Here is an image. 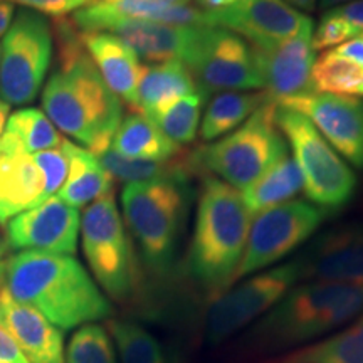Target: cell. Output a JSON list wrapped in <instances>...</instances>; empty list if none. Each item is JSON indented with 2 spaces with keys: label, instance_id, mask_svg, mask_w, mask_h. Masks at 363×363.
I'll use <instances>...</instances> for the list:
<instances>
[{
  "label": "cell",
  "instance_id": "6da1fadb",
  "mask_svg": "<svg viewBox=\"0 0 363 363\" xmlns=\"http://www.w3.org/2000/svg\"><path fill=\"white\" fill-rule=\"evenodd\" d=\"M56 67L43 91L45 116L86 150L99 155L111 147L123 120L120 98L108 88L72 21L56 19Z\"/></svg>",
  "mask_w": 363,
  "mask_h": 363
},
{
  "label": "cell",
  "instance_id": "7a4b0ae2",
  "mask_svg": "<svg viewBox=\"0 0 363 363\" xmlns=\"http://www.w3.org/2000/svg\"><path fill=\"white\" fill-rule=\"evenodd\" d=\"M9 296L71 330L110 318L111 303L74 256L22 251L6 262L2 279Z\"/></svg>",
  "mask_w": 363,
  "mask_h": 363
},
{
  "label": "cell",
  "instance_id": "3957f363",
  "mask_svg": "<svg viewBox=\"0 0 363 363\" xmlns=\"http://www.w3.org/2000/svg\"><path fill=\"white\" fill-rule=\"evenodd\" d=\"M363 315V284H294L244 337L251 353H279L301 348L343 328Z\"/></svg>",
  "mask_w": 363,
  "mask_h": 363
},
{
  "label": "cell",
  "instance_id": "277c9868",
  "mask_svg": "<svg viewBox=\"0 0 363 363\" xmlns=\"http://www.w3.org/2000/svg\"><path fill=\"white\" fill-rule=\"evenodd\" d=\"M251 222L240 190L211 175L202 180L185 269L211 299L234 284Z\"/></svg>",
  "mask_w": 363,
  "mask_h": 363
},
{
  "label": "cell",
  "instance_id": "5b68a950",
  "mask_svg": "<svg viewBox=\"0 0 363 363\" xmlns=\"http://www.w3.org/2000/svg\"><path fill=\"white\" fill-rule=\"evenodd\" d=\"M190 182L157 180L126 184L123 217L147 269L165 278L174 269L187 224Z\"/></svg>",
  "mask_w": 363,
  "mask_h": 363
},
{
  "label": "cell",
  "instance_id": "8992f818",
  "mask_svg": "<svg viewBox=\"0 0 363 363\" xmlns=\"http://www.w3.org/2000/svg\"><path fill=\"white\" fill-rule=\"evenodd\" d=\"M288 155V143L276 123V103L267 98L229 135L190 153L194 170H206L230 187L244 190Z\"/></svg>",
  "mask_w": 363,
  "mask_h": 363
},
{
  "label": "cell",
  "instance_id": "52a82bcc",
  "mask_svg": "<svg viewBox=\"0 0 363 363\" xmlns=\"http://www.w3.org/2000/svg\"><path fill=\"white\" fill-rule=\"evenodd\" d=\"M276 123L301 172L308 202L328 214L347 206L357 190L350 165L301 113L276 103Z\"/></svg>",
  "mask_w": 363,
  "mask_h": 363
},
{
  "label": "cell",
  "instance_id": "ba28073f",
  "mask_svg": "<svg viewBox=\"0 0 363 363\" xmlns=\"http://www.w3.org/2000/svg\"><path fill=\"white\" fill-rule=\"evenodd\" d=\"M81 234L84 257L103 291L118 303L133 299L140 272L115 194L110 192L89 203L81 220Z\"/></svg>",
  "mask_w": 363,
  "mask_h": 363
},
{
  "label": "cell",
  "instance_id": "9c48e42d",
  "mask_svg": "<svg viewBox=\"0 0 363 363\" xmlns=\"http://www.w3.org/2000/svg\"><path fill=\"white\" fill-rule=\"evenodd\" d=\"M52 52L54 34L48 19L21 9L0 48V99L9 106L33 103L48 76Z\"/></svg>",
  "mask_w": 363,
  "mask_h": 363
},
{
  "label": "cell",
  "instance_id": "30bf717a",
  "mask_svg": "<svg viewBox=\"0 0 363 363\" xmlns=\"http://www.w3.org/2000/svg\"><path fill=\"white\" fill-rule=\"evenodd\" d=\"M182 62L203 96L212 91L262 89L252 45L224 27H194Z\"/></svg>",
  "mask_w": 363,
  "mask_h": 363
},
{
  "label": "cell",
  "instance_id": "8fae6325",
  "mask_svg": "<svg viewBox=\"0 0 363 363\" xmlns=\"http://www.w3.org/2000/svg\"><path fill=\"white\" fill-rule=\"evenodd\" d=\"M328 212L308 201H289L252 216L246 249L234 283L264 271L306 242Z\"/></svg>",
  "mask_w": 363,
  "mask_h": 363
},
{
  "label": "cell",
  "instance_id": "7c38bea8",
  "mask_svg": "<svg viewBox=\"0 0 363 363\" xmlns=\"http://www.w3.org/2000/svg\"><path fill=\"white\" fill-rule=\"evenodd\" d=\"M299 281L296 261L261 271L212 299L206 320V337L219 345L259 320Z\"/></svg>",
  "mask_w": 363,
  "mask_h": 363
},
{
  "label": "cell",
  "instance_id": "4fadbf2b",
  "mask_svg": "<svg viewBox=\"0 0 363 363\" xmlns=\"http://www.w3.org/2000/svg\"><path fill=\"white\" fill-rule=\"evenodd\" d=\"M206 21L207 26L224 27L240 35L254 49H267L315 29L306 13L296 11L284 0H238L222 11L206 12Z\"/></svg>",
  "mask_w": 363,
  "mask_h": 363
},
{
  "label": "cell",
  "instance_id": "5bb4252c",
  "mask_svg": "<svg viewBox=\"0 0 363 363\" xmlns=\"http://www.w3.org/2000/svg\"><path fill=\"white\" fill-rule=\"evenodd\" d=\"M276 103V101H274ZM301 113L338 155L363 169V99L328 93H308L278 101Z\"/></svg>",
  "mask_w": 363,
  "mask_h": 363
},
{
  "label": "cell",
  "instance_id": "9a60e30c",
  "mask_svg": "<svg viewBox=\"0 0 363 363\" xmlns=\"http://www.w3.org/2000/svg\"><path fill=\"white\" fill-rule=\"evenodd\" d=\"M81 217L78 208L59 197H49L39 206L7 222L9 247L16 251L72 256L78 249Z\"/></svg>",
  "mask_w": 363,
  "mask_h": 363
},
{
  "label": "cell",
  "instance_id": "2e32d148",
  "mask_svg": "<svg viewBox=\"0 0 363 363\" xmlns=\"http://www.w3.org/2000/svg\"><path fill=\"white\" fill-rule=\"evenodd\" d=\"M299 283L363 284V224L331 229L294 257Z\"/></svg>",
  "mask_w": 363,
  "mask_h": 363
},
{
  "label": "cell",
  "instance_id": "e0dca14e",
  "mask_svg": "<svg viewBox=\"0 0 363 363\" xmlns=\"http://www.w3.org/2000/svg\"><path fill=\"white\" fill-rule=\"evenodd\" d=\"M311 34H298L267 49L252 48L259 66L262 89H266L272 101L313 93L311 69L315 51L311 48Z\"/></svg>",
  "mask_w": 363,
  "mask_h": 363
},
{
  "label": "cell",
  "instance_id": "ac0fdd59",
  "mask_svg": "<svg viewBox=\"0 0 363 363\" xmlns=\"http://www.w3.org/2000/svg\"><path fill=\"white\" fill-rule=\"evenodd\" d=\"M0 326L7 331L29 363H65V337L34 308L21 305L0 284Z\"/></svg>",
  "mask_w": 363,
  "mask_h": 363
},
{
  "label": "cell",
  "instance_id": "d6986e66",
  "mask_svg": "<svg viewBox=\"0 0 363 363\" xmlns=\"http://www.w3.org/2000/svg\"><path fill=\"white\" fill-rule=\"evenodd\" d=\"M83 44L108 88L120 98V101L123 99L130 108L138 110V81L142 65L133 49L108 33L83 34Z\"/></svg>",
  "mask_w": 363,
  "mask_h": 363
},
{
  "label": "cell",
  "instance_id": "ffe728a7",
  "mask_svg": "<svg viewBox=\"0 0 363 363\" xmlns=\"http://www.w3.org/2000/svg\"><path fill=\"white\" fill-rule=\"evenodd\" d=\"M44 201V179L33 155H0V224Z\"/></svg>",
  "mask_w": 363,
  "mask_h": 363
},
{
  "label": "cell",
  "instance_id": "44dd1931",
  "mask_svg": "<svg viewBox=\"0 0 363 363\" xmlns=\"http://www.w3.org/2000/svg\"><path fill=\"white\" fill-rule=\"evenodd\" d=\"M62 150L69 160V172L57 197L67 206L79 208L113 192V177L103 169L93 152L62 138Z\"/></svg>",
  "mask_w": 363,
  "mask_h": 363
},
{
  "label": "cell",
  "instance_id": "7402d4cb",
  "mask_svg": "<svg viewBox=\"0 0 363 363\" xmlns=\"http://www.w3.org/2000/svg\"><path fill=\"white\" fill-rule=\"evenodd\" d=\"M111 148L126 158L150 162L172 160L182 153L179 145L167 138L142 111L130 113L121 120L113 136Z\"/></svg>",
  "mask_w": 363,
  "mask_h": 363
},
{
  "label": "cell",
  "instance_id": "603a6c76",
  "mask_svg": "<svg viewBox=\"0 0 363 363\" xmlns=\"http://www.w3.org/2000/svg\"><path fill=\"white\" fill-rule=\"evenodd\" d=\"M62 136L44 111L24 108L9 116L0 136V155H30L61 147Z\"/></svg>",
  "mask_w": 363,
  "mask_h": 363
},
{
  "label": "cell",
  "instance_id": "cb8c5ba5",
  "mask_svg": "<svg viewBox=\"0 0 363 363\" xmlns=\"http://www.w3.org/2000/svg\"><path fill=\"white\" fill-rule=\"evenodd\" d=\"M192 93H199V88L192 72L179 59L142 66L138 81V110L145 115L170 99Z\"/></svg>",
  "mask_w": 363,
  "mask_h": 363
},
{
  "label": "cell",
  "instance_id": "d4e9b609",
  "mask_svg": "<svg viewBox=\"0 0 363 363\" xmlns=\"http://www.w3.org/2000/svg\"><path fill=\"white\" fill-rule=\"evenodd\" d=\"M96 157L101 162L103 169L113 177V180H121L125 184H142V182L157 180L190 182L195 174L190 155H185L184 152L172 160L150 162L126 158L110 147Z\"/></svg>",
  "mask_w": 363,
  "mask_h": 363
},
{
  "label": "cell",
  "instance_id": "484cf974",
  "mask_svg": "<svg viewBox=\"0 0 363 363\" xmlns=\"http://www.w3.org/2000/svg\"><path fill=\"white\" fill-rule=\"evenodd\" d=\"M267 363H363V315L338 333L274 357Z\"/></svg>",
  "mask_w": 363,
  "mask_h": 363
},
{
  "label": "cell",
  "instance_id": "4316f807",
  "mask_svg": "<svg viewBox=\"0 0 363 363\" xmlns=\"http://www.w3.org/2000/svg\"><path fill=\"white\" fill-rule=\"evenodd\" d=\"M266 93L247 91H220L207 104L206 115L201 121L202 142L211 143L229 135L240 126L266 99Z\"/></svg>",
  "mask_w": 363,
  "mask_h": 363
},
{
  "label": "cell",
  "instance_id": "83f0119b",
  "mask_svg": "<svg viewBox=\"0 0 363 363\" xmlns=\"http://www.w3.org/2000/svg\"><path fill=\"white\" fill-rule=\"evenodd\" d=\"M303 190V177L293 157L289 153L259 177L254 184L240 190L242 201L252 216L272 208L281 203L293 201Z\"/></svg>",
  "mask_w": 363,
  "mask_h": 363
},
{
  "label": "cell",
  "instance_id": "f1b7e54d",
  "mask_svg": "<svg viewBox=\"0 0 363 363\" xmlns=\"http://www.w3.org/2000/svg\"><path fill=\"white\" fill-rule=\"evenodd\" d=\"M202 103L203 94L199 91V93L170 99L147 113V116L162 130L167 138L182 147V145L192 143L201 130Z\"/></svg>",
  "mask_w": 363,
  "mask_h": 363
},
{
  "label": "cell",
  "instance_id": "f546056e",
  "mask_svg": "<svg viewBox=\"0 0 363 363\" xmlns=\"http://www.w3.org/2000/svg\"><path fill=\"white\" fill-rule=\"evenodd\" d=\"M108 333L115 340L121 363H177L160 340L131 320H110Z\"/></svg>",
  "mask_w": 363,
  "mask_h": 363
},
{
  "label": "cell",
  "instance_id": "4dcf8cb0",
  "mask_svg": "<svg viewBox=\"0 0 363 363\" xmlns=\"http://www.w3.org/2000/svg\"><path fill=\"white\" fill-rule=\"evenodd\" d=\"M313 93L353 96L363 88V69L330 51L316 59L311 69Z\"/></svg>",
  "mask_w": 363,
  "mask_h": 363
},
{
  "label": "cell",
  "instance_id": "1f68e13d",
  "mask_svg": "<svg viewBox=\"0 0 363 363\" xmlns=\"http://www.w3.org/2000/svg\"><path fill=\"white\" fill-rule=\"evenodd\" d=\"M65 363H116L108 330L94 323L81 326L69 340Z\"/></svg>",
  "mask_w": 363,
  "mask_h": 363
},
{
  "label": "cell",
  "instance_id": "d6a6232c",
  "mask_svg": "<svg viewBox=\"0 0 363 363\" xmlns=\"http://www.w3.org/2000/svg\"><path fill=\"white\" fill-rule=\"evenodd\" d=\"M33 158L43 174L45 199L52 197L65 185L67 172H69V160H67L66 152L62 147H57L34 153Z\"/></svg>",
  "mask_w": 363,
  "mask_h": 363
},
{
  "label": "cell",
  "instance_id": "836d02e7",
  "mask_svg": "<svg viewBox=\"0 0 363 363\" xmlns=\"http://www.w3.org/2000/svg\"><path fill=\"white\" fill-rule=\"evenodd\" d=\"M353 38H358V34L352 29L350 26L345 24L342 19L325 12L321 17L320 24L316 29H313L311 34V48L313 51H330L337 45L347 43Z\"/></svg>",
  "mask_w": 363,
  "mask_h": 363
},
{
  "label": "cell",
  "instance_id": "e575fe53",
  "mask_svg": "<svg viewBox=\"0 0 363 363\" xmlns=\"http://www.w3.org/2000/svg\"><path fill=\"white\" fill-rule=\"evenodd\" d=\"M9 2L19 4L24 9L44 13V16L54 17V19H65L69 13L88 7L94 0H9Z\"/></svg>",
  "mask_w": 363,
  "mask_h": 363
},
{
  "label": "cell",
  "instance_id": "d590c367",
  "mask_svg": "<svg viewBox=\"0 0 363 363\" xmlns=\"http://www.w3.org/2000/svg\"><path fill=\"white\" fill-rule=\"evenodd\" d=\"M325 12L342 19L345 24L350 26L358 35H363V0H350V2L340 4V6L331 7Z\"/></svg>",
  "mask_w": 363,
  "mask_h": 363
},
{
  "label": "cell",
  "instance_id": "8d00e7d4",
  "mask_svg": "<svg viewBox=\"0 0 363 363\" xmlns=\"http://www.w3.org/2000/svg\"><path fill=\"white\" fill-rule=\"evenodd\" d=\"M331 54L345 59V61L353 62V65L363 69V35L353 38L347 43L337 45V48L330 49Z\"/></svg>",
  "mask_w": 363,
  "mask_h": 363
},
{
  "label": "cell",
  "instance_id": "74e56055",
  "mask_svg": "<svg viewBox=\"0 0 363 363\" xmlns=\"http://www.w3.org/2000/svg\"><path fill=\"white\" fill-rule=\"evenodd\" d=\"M0 363H29L13 338L0 326Z\"/></svg>",
  "mask_w": 363,
  "mask_h": 363
},
{
  "label": "cell",
  "instance_id": "f35d334b",
  "mask_svg": "<svg viewBox=\"0 0 363 363\" xmlns=\"http://www.w3.org/2000/svg\"><path fill=\"white\" fill-rule=\"evenodd\" d=\"M13 4L9 0H0V38H4L12 24Z\"/></svg>",
  "mask_w": 363,
  "mask_h": 363
},
{
  "label": "cell",
  "instance_id": "ab89813d",
  "mask_svg": "<svg viewBox=\"0 0 363 363\" xmlns=\"http://www.w3.org/2000/svg\"><path fill=\"white\" fill-rule=\"evenodd\" d=\"M235 2H238V0H197V6L206 12H216L234 6Z\"/></svg>",
  "mask_w": 363,
  "mask_h": 363
},
{
  "label": "cell",
  "instance_id": "60d3db41",
  "mask_svg": "<svg viewBox=\"0 0 363 363\" xmlns=\"http://www.w3.org/2000/svg\"><path fill=\"white\" fill-rule=\"evenodd\" d=\"M130 2L142 4V6L150 7H179V6H187L190 0H130Z\"/></svg>",
  "mask_w": 363,
  "mask_h": 363
},
{
  "label": "cell",
  "instance_id": "b9f144b4",
  "mask_svg": "<svg viewBox=\"0 0 363 363\" xmlns=\"http://www.w3.org/2000/svg\"><path fill=\"white\" fill-rule=\"evenodd\" d=\"M9 251H11V247H9L7 238L2 234V230H0V284H2L4 279V271H6V262L9 259Z\"/></svg>",
  "mask_w": 363,
  "mask_h": 363
},
{
  "label": "cell",
  "instance_id": "7bdbcfd3",
  "mask_svg": "<svg viewBox=\"0 0 363 363\" xmlns=\"http://www.w3.org/2000/svg\"><path fill=\"white\" fill-rule=\"evenodd\" d=\"M284 2L296 9V11L299 9V12L301 11L311 12V11H315V7H316V0H284Z\"/></svg>",
  "mask_w": 363,
  "mask_h": 363
},
{
  "label": "cell",
  "instance_id": "ee69618b",
  "mask_svg": "<svg viewBox=\"0 0 363 363\" xmlns=\"http://www.w3.org/2000/svg\"><path fill=\"white\" fill-rule=\"evenodd\" d=\"M9 110H11V106L0 99V136H2L4 128H6V123L9 120Z\"/></svg>",
  "mask_w": 363,
  "mask_h": 363
},
{
  "label": "cell",
  "instance_id": "f6af8a7d",
  "mask_svg": "<svg viewBox=\"0 0 363 363\" xmlns=\"http://www.w3.org/2000/svg\"><path fill=\"white\" fill-rule=\"evenodd\" d=\"M345 2H350V0H320V9L328 11V9L337 7L340 4H345Z\"/></svg>",
  "mask_w": 363,
  "mask_h": 363
},
{
  "label": "cell",
  "instance_id": "bcb514c9",
  "mask_svg": "<svg viewBox=\"0 0 363 363\" xmlns=\"http://www.w3.org/2000/svg\"><path fill=\"white\" fill-rule=\"evenodd\" d=\"M360 96H363V88H362V91H360Z\"/></svg>",
  "mask_w": 363,
  "mask_h": 363
}]
</instances>
